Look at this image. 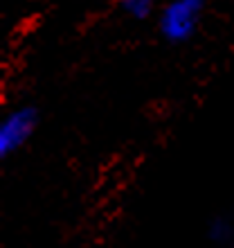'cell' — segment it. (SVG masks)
<instances>
[{"label": "cell", "mask_w": 234, "mask_h": 248, "mask_svg": "<svg viewBox=\"0 0 234 248\" xmlns=\"http://www.w3.org/2000/svg\"><path fill=\"white\" fill-rule=\"evenodd\" d=\"M207 0H167L156 14L158 34L171 46H182L196 36Z\"/></svg>", "instance_id": "obj_1"}, {"label": "cell", "mask_w": 234, "mask_h": 248, "mask_svg": "<svg viewBox=\"0 0 234 248\" xmlns=\"http://www.w3.org/2000/svg\"><path fill=\"white\" fill-rule=\"evenodd\" d=\"M39 129V108L32 104L14 106L0 120V158L18 154Z\"/></svg>", "instance_id": "obj_2"}, {"label": "cell", "mask_w": 234, "mask_h": 248, "mask_svg": "<svg viewBox=\"0 0 234 248\" xmlns=\"http://www.w3.org/2000/svg\"><path fill=\"white\" fill-rule=\"evenodd\" d=\"M119 12L131 20H146L160 9V0H117Z\"/></svg>", "instance_id": "obj_3"}, {"label": "cell", "mask_w": 234, "mask_h": 248, "mask_svg": "<svg viewBox=\"0 0 234 248\" xmlns=\"http://www.w3.org/2000/svg\"><path fill=\"white\" fill-rule=\"evenodd\" d=\"M230 232H232V226H230V221H225V219H219V221H214L209 226V235H212V239H216V242L228 239Z\"/></svg>", "instance_id": "obj_4"}]
</instances>
